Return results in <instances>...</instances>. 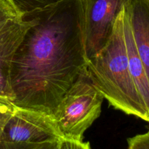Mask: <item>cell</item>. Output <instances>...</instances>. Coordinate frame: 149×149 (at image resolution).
I'll return each mask as SVG.
<instances>
[{"instance_id":"1","label":"cell","mask_w":149,"mask_h":149,"mask_svg":"<svg viewBox=\"0 0 149 149\" xmlns=\"http://www.w3.org/2000/svg\"><path fill=\"white\" fill-rule=\"evenodd\" d=\"M26 14L33 23L12 63L13 103L53 116L65 93L87 67L81 0H61Z\"/></svg>"},{"instance_id":"2","label":"cell","mask_w":149,"mask_h":149,"mask_svg":"<svg viewBox=\"0 0 149 149\" xmlns=\"http://www.w3.org/2000/svg\"><path fill=\"white\" fill-rule=\"evenodd\" d=\"M124 10L118 16L106 46L87 60V69L93 84L116 109L149 122V111L133 81L124 32Z\"/></svg>"},{"instance_id":"3","label":"cell","mask_w":149,"mask_h":149,"mask_svg":"<svg viewBox=\"0 0 149 149\" xmlns=\"http://www.w3.org/2000/svg\"><path fill=\"white\" fill-rule=\"evenodd\" d=\"M103 99L86 67L65 93L53 114L63 139L82 141L84 132L100 116Z\"/></svg>"},{"instance_id":"4","label":"cell","mask_w":149,"mask_h":149,"mask_svg":"<svg viewBox=\"0 0 149 149\" xmlns=\"http://www.w3.org/2000/svg\"><path fill=\"white\" fill-rule=\"evenodd\" d=\"M130 0H81V28L87 60L107 44L118 16Z\"/></svg>"},{"instance_id":"5","label":"cell","mask_w":149,"mask_h":149,"mask_svg":"<svg viewBox=\"0 0 149 149\" xmlns=\"http://www.w3.org/2000/svg\"><path fill=\"white\" fill-rule=\"evenodd\" d=\"M62 139L53 116L39 111L16 106L3 130L0 141L44 143Z\"/></svg>"},{"instance_id":"6","label":"cell","mask_w":149,"mask_h":149,"mask_svg":"<svg viewBox=\"0 0 149 149\" xmlns=\"http://www.w3.org/2000/svg\"><path fill=\"white\" fill-rule=\"evenodd\" d=\"M33 22L27 14L13 22L0 33V96L13 102L10 72L15 53Z\"/></svg>"},{"instance_id":"7","label":"cell","mask_w":149,"mask_h":149,"mask_svg":"<svg viewBox=\"0 0 149 149\" xmlns=\"http://www.w3.org/2000/svg\"><path fill=\"white\" fill-rule=\"evenodd\" d=\"M125 11L149 81V0H130Z\"/></svg>"},{"instance_id":"8","label":"cell","mask_w":149,"mask_h":149,"mask_svg":"<svg viewBox=\"0 0 149 149\" xmlns=\"http://www.w3.org/2000/svg\"><path fill=\"white\" fill-rule=\"evenodd\" d=\"M124 32L127 52L130 70L144 103L149 111V81L143 63L138 54L132 29L125 11L124 10Z\"/></svg>"},{"instance_id":"9","label":"cell","mask_w":149,"mask_h":149,"mask_svg":"<svg viewBox=\"0 0 149 149\" xmlns=\"http://www.w3.org/2000/svg\"><path fill=\"white\" fill-rule=\"evenodd\" d=\"M20 15H24L36 10H40L61 0H10Z\"/></svg>"},{"instance_id":"10","label":"cell","mask_w":149,"mask_h":149,"mask_svg":"<svg viewBox=\"0 0 149 149\" xmlns=\"http://www.w3.org/2000/svg\"><path fill=\"white\" fill-rule=\"evenodd\" d=\"M22 17L10 0H0V33L8 25Z\"/></svg>"},{"instance_id":"11","label":"cell","mask_w":149,"mask_h":149,"mask_svg":"<svg viewBox=\"0 0 149 149\" xmlns=\"http://www.w3.org/2000/svg\"><path fill=\"white\" fill-rule=\"evenodd\" d=\"M61 141L44 143H9L0 141V149H59Z\"/></svg>"},{"instance_id":"12","label":"cell","mask_w":149,"mask_h":149,"mask_svg":"<svg viewBox=\"0 0 149 149\" xmlns=\"http://www.w3.org/2000/svg\"><path fill=\"white\" fill-rule=\"evenodd\" d=\"M16 106L10 99L0 96V138L6 124L13 115Z\"/></svg>"},{"instance_id":"13","label":"cell","mask_w":149,"mask_h":149,"mask_svg":"<svg viewBox=\"0 0 149 149\" xmlns=\"http://www.w3.org/2000/svg\"><path fill=\"white\" fill-rule=\"evenodd\" d=\"M128 149H149V131L127 139Z\"/></svg>"},{"instance_id":"14","label":"cell","mask_w":149,"mask_h":149,"mask_svg":"<svg viewBox=\"0 0 149 149\" xmlns=\"http://www.w3.org/2000/svg\"><path fill=\"white\" fill-rule=\"evenodd\" d=\"M59 149H91L88 142L62 139L60 143Z\"/></svg>"}]
</instances>
